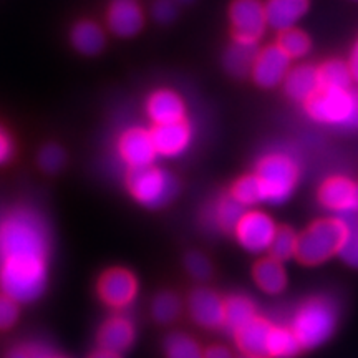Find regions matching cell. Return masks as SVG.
<instances>
[{
	"label": "cell",
	"instance_id": "cell-1",
	"mask_svg": "<svg viewBox=\"0 0 358 358\" xmlns=\"http://www.w3.org/2000/svg\"><path fill=\"white\" fill-rule=\"evenodd\" d=\"M50 234L43 217L17 208L0 217V287L19 303L37 301L47 287Z\"/></svg>",
	"mask_w": 358,
	"mask_h": 358
},
{
	"label": "cell",
	"instance_id": "cell-2",
	"mask_svg": "<svg viewBox=\"0 0 358 358\" xmlns=\"http://www.w3.org/2000/svg\"><path fill=\"white\" fill-rule=\"evenodd\" d=\"M340 320V307L330 295H313L295 308L290 329L303 350H315L335 335Z\"/></svg>",
	"mask_w": 358,
	"mask_h": 358
},
{
	"label": "cell",
	"instance_id": "cell-3",
	"mask_svg": "<svg viewBox=\"0 0 358 358\" xmlns=\"http://www.w3.org/2000/svg\"><path fill=\"white\" fill-rule=\"evenodd\" d=\"M262 186L264 203L285 204L292 198L301 179V164L285 151H272L259 159L254 173Z\"/></svg>",
	"mask_w": 358,
	"mask_h": 358
},
{
	"label": "cell",
	"instance_id": "cell-4",
	"mask_svg": "<svg viewBox=\"0 0 358 358\" xmlns=\"http://www.w3.org/2000/svg\"><path fill=\"white\" fill-rule=\"evenodd\" d=\"M303 110L312 122L325 127L358 129V93L350 88H320Z\"/></svg>",
	"mask_w": 358,
	"mask_h": 358
},
{
	"label": "cell",
	"instance_id": "cell-5",
	"mask_svg": "<svg viewBox=\"0 0 358 358\" xmlns=\"http://www.w3.org/2000/svg\"><path fill=\"white\" fill-rule=\"evenodd\" d=\"M343 227L340 217H324L313 221L299 234L295 259L307 267H317L337 257Z\"/></svg>",
	"mask_w": 358,
	"mask_h": 358
},
{
	"label": "cell",
	"instance_id": "cell-6",
	"mask_svg": "<svg viewBox=\"0 0 358 358\" xmlns=\"http://www.w3.org/2000/svg\"><path fill=\"white\" fill-rule=\"evenodd\" d=\"M127 186L136 203L151 209L163 208L178 194V181L174 176L153 164L146 168L129 169Z\"/></svg>",
	"mask_w": 358,
	"mask_h": 358
},
{
	"label": "cell",
	"instance_id": "cell-7",
	"mask_svg": "<svg viewBox=\"0 0 358 358\" xmlns=\"http://www.w3.org/2000/svg\"><path fill=\"white\" fill-rule=\"evenodd\" d=\"M277 229L279 226L267 213L261 209H248L237 222L234 236L245 252L259 256V254L268 252Z\"/></svg>",
	"mask_w": 358,
	"mask_h": 358
},
{
	"label": "cell",
	"instance_id": "cell-8",
	"mask_svg": "<svg viewBox=\"0 0 358 358\" xmlns=\"http://www.w3.org/2000/svg\"><path fill=\"white\" fill-rule=\"evenodd\" d=\"M229 22L234 40L259 43L266 34V3L262 0H232Z\"/></svg>",
	"mask_w": 358,
	"mask_h": 358
},
{
	"label": "cell",
	"instance_id": "cell-9",
	"mask_svg": "<svg viewBox=\"0 0 358 358\" xmlns=\"http://www.w3.org/2000/svg\"><path fill=\"white\" fill-rule=\"evenodd\" d=\"M317 199L322 208L334 216L358 214V181L342 174L327 178L319 186Z\"/></svg>",
	"mask_w": 358,
	"mask_h": 358
},
{
	"label": "cell",
	"instance_id": "cell-10",
	"mask_svg": "<svg viewBox=\"0 0 358 358\" xmlns=\"http://www.w3.org/2000/svg\"><path fill=\"white\" fill-rule=\"evenodd\" d=\"M292 69V58L279 45H267L257 53L256 64L250 71L254 83L261 88H275L284 83L289 70Z\"/></svg>",
	"mask_w": 358,
	"mask_h": 358
},
{
	"label": "cell",
	"instance_id": "cell-11",
	"mask_svg": "<svg viewBox=\"0 0 358 358\" xmlns=\"http://www.w3.org/2000/svg\"><path fill=\"white\" fill-rule=\"evenodd\" d=\"M118 155L129 169L146 168L156 159V148L151 138V129L141 127H131L120 134Z\"/></svg>",
	"mask_w": 358,
	"mask_h": 358
},
{
	"label": "cell",
	"instance_id": "cell-12",
	"mask_svg": "<svg viewBox=\"0 0 358 358\" xmlns=\"http://www.w3.org/2000/svg\"><path fill=\"white\" fill-rule=\"evenodd\" d=\"M138 280L127 268H110L98 280V295L106 306L124 308L136 299Z\"/></svg>",
	"mask_w": 358,
	"mask_h": 358
},
{
	"label": "cell",
	"instance_id": "cell-13",
	"mask_svg": "<svg viewBox=\"0 0 358 358\" xmlns=\"http://www.w3.org/2000/svg\"><path fill=\"white\" fill-rule=\"evenodd\" d=\"M224 301L211 289H196L187 299V310L192 322L203 329L214 330L224 327Z\"/></svg>",
	"mask_w": 358,
	"mask_h": 358
},
{
	"label": "cell",
	"instance_id": "cell-14",
	"mask_svg": "<svg viewBox=\"0 0 358 358\" xmlns=\"http://www.w3.org/2000/svg\"><path fill=\"white\" fill-rule=\"evenodd\" d=\"M106 25L116 37L129 38L141 32L145 13L138 0H111L106 10Z\"/></svg>",
	"mask_w": 358,
	"mask_h": 358
},
{
	"label": "cell",
	"instance_id": "cell-15",
	"mask_svg": "<svg viewBox=\"0 0 358 358\" xmlns=\"http://www.w3.org/2000/svg\"><path fill=\"white\" fill-rule=\"evenodd\" d=\"M151 138H153L158 156L178 158V156L186 153V150L191 145L192 128L186 120L178 123L155 124L151 129Z\"/></svg>",
	"mask_w": 358,
	"mask_h": 358
},
{
	"label": "cell",
	"instance_id": "cell-16",
	"mask_svg": "<svg viewBox=\"0 0 358 358\" xmlns=\"http://www.w3.org/2000/svg\"><path fill=\"white\" fill-rule=\"evenodd\" d=\"M146 113L155 124L178 123L186 120V103L173 90H156L148 98Z\"/></svg>",
	"mask_w": 358,
	"mask_h": 358
},
{
	"label": "cell",
	"instance_id": "cell-17",
	"mask_svg": "<svg viewBox=\"0 0 358 358\" xmlns=\"http://www.w3.org/2000/svg\"><path fill=\"white\" fill-rule=\"evenodd\" d=\"M282 87H284L287 98L303 105L320 90L319 66L312 64H299L292 66Z\"/></svg>",
	"mask_w": 358,
	"mask_h": 358
},
{
	"label": "cell",
	"instance_id": "cell-18",
	"mask_svg": "<svg viewBox=\"0 0 358 358\" xmlns=\"http://www.w3.org/2000/svg\"><path fill=\"white\" fill-rule=\"evenodd\" d=\"M272 322L257 315L252 322L237 330L234 334L236 345L245 357L267 358L268 334L272 330Z\"/></svg>",
	"mask_w": 358,
	"mask_h": 358
},
{
	"label": "cell",
	"instance_id": "cell-19",
	"mask_svg": "<svg viewBox=\"0 0 358 358\" xmlns=\"http://www.w3.org/2000/svg\"><path fill=\"white\" fill-rule=\"evenodd\" d=\"M308 12V0H267L266 19L275 32L294 29Z\"/></svg>",
	"mask_w": 358,
	"mask_h": 358
},
{
	"label": "cell",
	"instance_id": "cell-20",
	"mask_svg": "<svg viewBox=\"0 0 358 358\" xmlns=\"http://www.w3.org/2000/svg\"><path fill=\"white\" fill-rule=\"evenodd\" d=\"M252 277L259 290L267 295H280L289 285V274L284 262L271 256L259 259L252 268Z\"/></svg>",
	"mask_w": 358,
	"mask_h": 358
},
{
	"label": "cell",
	"instance_id": "cell-21",
	"mask_svg": "<svg viewBox=\"0 0 358 358\" xmlns=\"http://www.w3.org/2000/svg\"><path fill=\"white\" fill-rule=\"evenodd\" d=\"M134 340V327L127 317H111L101 325L98 332V343L101 348L110 352L122 353L128 350Z\"/></svg>",
	"mask_w": 358,
	"mask_h": 358
},
{
	"label": "cell",
	"instance_id": "cell-22",
	"mask_svg": "<svg viewBox=\"0 0 358 358\" xmlns=\"http://www.w3.org/2000/svg\"><path fill=\"white\" fill-rule=\"evenodd\" d=\"M259 50H261L259 43L245 42V40H234L227 47L226 53H224V66H226V70L229 71L232 77H249L254 64H256Z\"/></svg>",
	"mask_w": 358,
	"mask_h": 358
},
{
	"label": "cell",
	"instance_id": "cell-23",
	"mask_svg": "<svg viewBox=\"0 0 358 358\" xmlns=\"http://www.w3.org/2000/svg\"><path fill=\"white\" fill-rule=\"evenodd\" d=\"M248 211L243 204H239L231 194L221 196L217 201H214L211 208L206 211V222L211 224L214 229L234 232L237 222L243 217V214Z\"/></svg>",
	"mask_w": 358,
	"mask_h": 358
},
{
	"label": "cell",
	"instance_id": "cell-24",
	"mask_svg": "<svg viewBox=\"0 0 358 358\" xmlns=\"http://www.w3.org/2000/svg\"><path fill=\"white\" fill-rule=\"evenodd\" d=\"M257 317L256 303L248 295H229L224 301V329L234 335Z\"/></svg>",
	"mask_w": 358,
	"mask_h": 358
},
{
	"label": "cell",
	"instance_id": "cell-25",
	"mask_svg": "<svg viewBox=\"0 0 358 358\" xmlns=\"http://www.w3.org/2000/svg\"><path fill=\"white\" fill-rule=\"evenodd\" d=\"M71 45L83 55H96L105 47V30L93 20H82L73 25L70 34Z\"/></svg>",
	"mask_w": 358,
	"mask_h": 358
},
{
	"label": "cell",
	"instance_id": "cell-26",
	"mask_svg": "<svg viewBox=\"0 0 358 358\" xmlns=\"http://www.w3.org/2000/svg\"><path fill=\"white\" fill-rule=\"evenodd\" d=\"M303 348L290 327L272 325L267 342V358H297Z\"/></svg>",
	"mask_w": 358,
	"mask_h": 358
},
{
	"label": "cell",
	"instance_id": "cell-27",
	"mask_svg": "<svg viewBox=\"0 0 358 358\" xmlns=\"http://www.w3.org/2000/svg\"><path fill=\"white\" fill-rule=\"evenodd\" d=\"M337 217H340L343 227L337 257L347 267L358 271V214H347V216Z\"/></svg>",
	"mask_w": 358,
	"mask_h": 358
},
{
	"label": "cell",
	"instance_id": "cell-28",
	"mask_svg": "<svg viewBox=\"0 0 358 358\" xmlns=\"http://www.w3.org/2000/svg\"><path fill=\"white\" fill-rule=\"evenodd\" d=\"M319 80L320 88H350L353 80L348 62L342 60V58H330V60H325L324 64L319 65Z\"/></svg>",
	"mask_w": 358,
	"mask_h": 358
},
{
	"label": "cell",
	"instance_id": "cell-29",
	"mask_svg": "<svg viewBox=\"0 0 358 358\" xmlns=\"http://www.w3.org/2000/svg\"><path fill=\"white\" fill-rule=\"evenodd\" d=\"M229 194L237 201V203L243 204L245 209L254 208L256 204L264 203L262 186L254 173L245 174V176H241L237 181H234Z\"/></svg>",
	"mask_w": 358,
	"mask_h": 358
},
{
	"label": "cell",
	"instance_id": "cell-30",
	"mask_svg": "<svg viewBox=\"0 0 358 358\" xmlns=\"http://www.w3.org/2000/svg\"><path fill=\"white\" fill-rule=\"evenodd\" d=\"M277 45L292 60H301V58H306L312 52V38L297 27L280 32L279 37H277Z\"/></svg>",
	"mask_w": 358,
	"mask_h": 358
},
{
	"label": "cell",
	"instance_id": "cell-31",
	"mask_svg": "<svg viewBox=\"0 0 358 358\" xmlns=\"http://www.w3.org/2000/svg\"><path fill=\"white\" fill-rule=\"evenodd\" d=\"M164 355L166 358H203L204 350L191 335L176 332L164 342Z\"/></svg>",
	"mask_w": 358,
	"mask_h": 358
},
{
	"label": "cell",
	"instance_id": "cell-32",
	"mask_svg": "<svg viewBox=\"0 0 358 358\" xmlns=\"http://www.w3.org/2000/svg\"><path fill=\"white\" fill-rule=\"evenodd\" d=\"M297 232L289 226H280L279 229H277L274 241H272L271 249H268V256L277 259V261L280 262L295 259V254H297Z\"/></svg>",
	"mask_w": 358,
	"mask_h": 358
},
{
	"label": "cell",
	"instance_id": "cell-33",
	"mask_svg": "<svg viewBox=\"0 0 358 358\" xmlns=\"http://www.w3.org/2000/svg\"><path fill=\"white\" fill-rule=\"evenodd\" d=\"M181 308V301L173 292H161L159 295H156L153 303H151V313L159 324H171L179 317Z\"/></svg>",
	"mask_w": 358,
	"mask_h": 358
},
{
	"label": "cell",
	"instance_id": "cell-34",
	"mask_svg": "<svg viewBox=\"0 0 358 358\" xmlns=\"http://www.w3.org/2000/svg\"><path fill=\"white\" fill-rule=\"evenodd\" d=\"M64 163H65V155L58 146L48 145L40 151L38 164L43 171L57 173L58 169L64 166Z\"/></svg>",
	"mask_w": 358,
	"mask_h": 358
},
{
	"label": "cell",
	"instance_id": "cell-35",
	"mask_svg": "<svg viewBox=\"0 0 358 358\" xmlns=\"http://www.w3.org/2000/svg\"><path fill=\"white\" fill-rule=\"evenodd\" d=\"M186 268L187 272L196 279L204 280L213 274L211 261L201 252H191L186 256Z\"/></svg>",
	"mask_w": 358,
	"mask_h": 358
},
{
	"label": "cell",
	"instance_id": "cell-36",
	"mask_svg": "<svg viewBox=\"0 0 358 358\" xmlns=\"http://www.w3.org/2000/svg\"><path fill=\"white\" fill-rule=\"evenodd\" d=\"M19 319V302L0 294V330H7Z\"/></svg>",
	"mask_w": 358,
	"mask_h": 358
},
{
	"label": "cell",
	"instance_id": "cell-37",
	"mask_svg": "<svg viewBox=\"0 0 358 358\" xmlns=\"http://www.w3.org/2000/svg\"><path fill=\"white\" fill-rule=\"evenodd\" d=\"M151 15L159 24H169L176 17V3L173 0H156L151 7Z\"/></svg>",
	"mask_w": 358,
	"mask_h": 358
},
{
	"label": "cell",
	"instance_id": "cell-38",
	"mask_svg": "<svg viewBox=\"0 0 358 358\" xmlns=\"http://www.w3.org/2000/svg\"><path fill=\"white\" fill-rule=\"evenodd\" d=\"M15 148H13V141L6 129L0 127V164H6L12 159Z\"/></svg>",
	"mask_w": 358,
	"mask_h": 358
},
{
	"label": "cell",
	"instance_id": "cell-39",
	"mask_svg": "<svg viewBox=\"0 0 358 358\" xmlns=\"http://www.w3.org/2000/svg\"><path fill=\"white\" fill-rule=\"evenodd\" d=\"M42 350L43 348H37V347H19L8 353L7 358H40Z\"/></svg>",
	"mask_w": 358,
	"mask_h": 358
},
{
	"label": "cell",
	"instance_id": "cell-40",
	"mask_svg": "<svg viewBox=\"0 0 358 358\" xmlns=\"http://www.w3.org/2000/svg\"><path fill=\"white\" fill-rule=\"evenodd\" d=\"M203 358H234L232 352L224 345H213L206 348Z\"/></svg>",
	"mask_w": 358,
	"mask_h": 358
},
{
	"label": "cell",
	"instance_id": "cell-41",
	"mask_svg": "<svg viewBox=\"0 0 358 358\" xmlns=\"http://www.w3.org/2000/svg\"><path fill=\"white\" fill-rule=\"evenodd\" d=\"M348 66H350V73L353 83L358 85V42L353 45L350 57H348Z\"/></svg>",
	"mask_w": 358,
	"mask_h": 358
},
{
	"label": "cell",
	"instance_id": "cell-42",
	"mask_svg": "<svg viewBox=\"0 0 358 358\" xmlns=\"http://www.w3.org/2000/svg\"><path fill=\"white\" fill-rule=\"evenodd\" d=\"M90 358H122V355L116 352H110V350H105V348H100V350H96Z\"/></svg>",
	"mask_w": 358,
	"mask_h": 358
},
{
	"label": "cell",
	"instance_id": "cell-43",
	"mask_svg": "<svg viewBox=\"0 0 358 358\" xmlns=\"http://www.w3.org/2000/svg\"><path fill=\"white\" fill-rule=\"evenodd\" d=\"M40 358H64L60 355H53V353L47 352V350H42V353H40Z\"/></svg>",
	"mask_w": 358,
	"mask_h": 358
},
{
	"label": "cell",
	"instance_id": "cell-44",
	"mask_svg": "<svg viewBox=\"0 0 358 358\" xmlns=\"http://www.w3.org/2000/svg\"><path fill=\"white\" fill-rule=\"evenodd\" d=\"M178 2H182V3H186V2H191V0H178Z\"/></svg>",
	"mask_w": 358,
	"mask_h": 358
},
{
	"label": "cell",
	"instance_id": "cell-45",
	"mask_svg": "<svg viewBox=\"0 0 358 358\" xmlns=\"http://www.w3.org/2000/svg\"><path fill=\"white\" fill-rule=\"evenodd\" d=\"M241 358H252V357H245V355H243Z\"/></svg>",
	"mask_w": 358,
	"mask_h": 358
},
{
	"label": "cell",
	"instance_id": "cell-46",
	"mask_svg": "<svg viewBox=\"0 0 358 358\" xmlns=\"http://www.w3.org/2000/svg\"><path fill=\"white\" fill-rule=\"evenodd\" d=\"M355 2H358V0H355Z\"/></svg>",
	"mask_w": 358,
	"mask_h": 358
}]
</instances>
